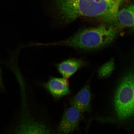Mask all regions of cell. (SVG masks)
<instances>
[{
  "instance_id": "2",
  "label": "cell",
  "mask_w": 134,
  "mask_h": 134,
  "mask_svg": "<svg viewBox=\"0 0 134 134\" xmlns=\"http://www.w3.org/2000/svg\"><path fill=\"white\" fill-rule=\"evenodd\" d=\"M116 27L109 24L86 28L66 39L52 43H39L38 46H62L85 50L98 49L110 44L118 34Z\"/></svg>"
},
{
  "instance_id": "10",
  "label": "cell",
  "mask_w": 134,
  "mask_h": 134,
  "mask_svg": "<svg viewBox=\"0 0 134 134\" xmlns=\"http://www.w3.org/2000/svg\"><path fill=\"white\" fill-rule=\"evenodd\" d=\"M115 68L114 60L112 58L100 67L98 72L99 77L102 79L108 77L113 72Z\"/></svg>"
},
{
  "instance_id": "8",
  "label": "cell",
  "mask_w": 134,
  "mask_h": 134,
  "mask_svg": "<svg viewBox=\"0 0 134 134\" xmlns=\"http://www.w3.org/2000/svg\"><path fill=\"white\" fill-rule=\"evenodd\" d=\"M85 65V62L82 60L71 58L57 64L56 66L63 78L67 79Z\"/></svg>"
},
{
  "instance_id": "5",
  "label": "cell",
  "mask_w": 134,
  "mask_h": 134,
  "mask_svg": "<svg viewBox=\"0 0 134 134\" xmlns=\"http://www.w3.org/2000/svg\"><path fill=\"white\" fill-rule=\"evenodd\" d=\"M82 114L73 107L66 109L59 125L58 134H69L75 131L79 130Z\"/></svg>"
},
{
  "instance_id": "9",
  "label": "cell",
  "mask_w": 134,
  "mask_h": 134,
  "mask_svg": "<svg viewBox=\"0 0 134 134\" xmlns=\"http://www.w3.org/2000/svg\"><path fill=\"white\" fill-rule=\"evenodd\" d=\"M115 23L121 28H134V5L131 4L119 10Z\"/></svg>"
},
{
  "instance_id": "4",
  "label": "cell",
  "mask_w": 134,
  "mask_h": 134,
  "mask_svg": "<svg viewBox=\"0 0 134 134\" xmlns=\"http://www.w3.org/2000/svg\"><path fill=\"white\" fill-rule=\"evenodd\" d=\"M19 122L10 134H58L45 122L33 116L26 100H23Z\"/></svg>"
},
{
  "instance_id": "11",
  "label": "cell",
  "mask_w": 134,
  "mask_h": 134,
  "mask_svg": "<svg viewBox=\"0 0 134 134\" xmlns=\"http://www.w3.org/2000/svg\"><path fill=\"white\" fill-rule=\"evenodd\" d=\"M5 87L2 78V74L1 66H0V90L2 92H4L5 91Z\"/></svg>"
},
{
  "instance_id": "1",
  "label": "cell",
  "mask_w": 134,
  "mask_h": 134,
  "mask_svg": "<svg viewBox=\"0 0 134 134\" xmlns=\"http://www.w3.org/2000/svg\"><path fill=\"white\" fill-rule=\"evenodd\" d=\"M53 3L56 17L63 24L81 17L115 24L120 6L115 0H53Z\"/></svg>"
},
{
  "instance_id": "3",
  "label": "cell",
  "mask_w": 134,
  "mask_h": 134,
  "mask_svg": "<svg viewBox=\"0 0 134 134\" xmlns=\"http://www.w3.org/2000/svg\"><path fill=\"white\" fill-rule=\"evenodd\" d=\"M114 106L119 120L129 119L134 115V73L130 70L120 80L115 91Z\"/></svg>"
},
{
  "instance_id": "6",
  "label": "cell",
  "mask_w": 134,
  "mask_h": 134,
  "mask_svg": "<svg viewBox=\"0 0 134 134\" xmlns=\"http://www.w3.org/2000/svg\"><path fill=\"white\" fill-rule=\"evenodd\" d=\"M55 99H59L69 94V84L66 79L51 77L46 82L41 84Z\"/></svg>"
},
{
  "instance_id": "7",
  "label": "cell",
  "mask_w": 134,
  "mask_h": 134,
  "mask_svg": "<svg viewBox=\"0 0 134 134\" xmlns=\"http://www.w3.org/2000/svg\"><path fill=\"white\" fill-rule=\"evenodd\" d=\"M91 95L90 87L86 85L71 100V107L83 113L91 111Z\"/></svg>"
},
{
  "instance_id": "12",
  "label": "cell",
  "mask_w": 134,
  "mask_h": 134,
  "mask_svg": "<svg viewBox=\"0 0 134 134\" xmlns=\"http://www.w3.org/2000/svg\"><path fill=\"white\" fill-rule=\"evenodd\" d=\"M117 3H118L120 5H121L122 3H123L125 0H115Z\"/></svg>"
}]
</instances>
